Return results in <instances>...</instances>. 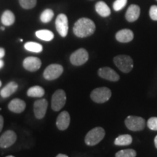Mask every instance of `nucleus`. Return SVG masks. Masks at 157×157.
<instances>
[{
	"label": "nucleus",
	"mask_w": 157,
	"mask_h": 157,
	"mask_svg": "<svg viewBox=\"0 0 157 157\" xmlns=\"http://www.w3.org/2000/svg\"><path fill=\"white\" fill-rule=\"evenodd\" d=\"M95 31V25L92 20L87 17L78 19L74 25V34L79 38L91 36Z\"/></svg>",
	"instance_id": "nucleus-1"
},
{
	"label": "nucleus",
	"mask_w": 157,
	"mask_h": 157,
	"mask_svg": "<svg viewBox=\"0 0 157 157\" xmlns=\"http://www.w3.org/2000/svg\"><path fill=\"white\" fill-rule=\"evenodd\" d=\"M105 132L103 128L100 127H95V128L92 129L86 135L84 141H85V143L87 146H95V145H97L98 143H99L103 140L104 137H105Z\"/></svg>",
	"instance_id": "nucleus-2"
},
{
	"label": "nucleus",
	"mask_w": 157,
	"mask_h": 157,
	"mask_svg": "<svg viewBox=\"0 0 157 157\" xmlns=\"http://www.w3.org/2000/svg\"><path fill=\"white\" fill-rule=\"evenodd\" d=\"M113 62L121 71L124 73H129L133 68V60L130 56L120 55L113 58Z\"/></svg>",
	"instance_id": "nucleus-3"
},
{
	"label": "nucleus",
	"mask_w": 157,
	"mask_h": 157,
	"mask_svg": "<svg viewBox=\"0 0 157 157\" xmlns=\"http://www.w3.org/2000/svg\"><path fill=\"white\" fill-rule=\"evenodd\" d=\"M111 97V91L108 87H98L92 91L90 98L97 103H103L107 102Z\"/></svg>",
	"instance_id": "nucleus-4"
},
{
	"label": "nucleus",
	"mask_w": 157,
	"mask_h": 157,
	"mask_svg": "<svg viewBox=\"0 0 157 157\" xmlns=\"http://www.w3.org/2000/svg\"><path fill=\"white\" fill-rule=\"evenodd\" d=\"M127 128L131 131H141L145 128L146 121L144 119L136 116H129L124 121Z\"/></svg>",
	"instance_id": "nucleus-5"
},
{
	"label": "nucleus",
	"mask_w": 157,
	"mask_h": 157,
	"mask_svg": "<svg viewBox=\"0 0 157 157\" xmlns=\"http://www.w3.org/2000/svg\"><path fill=\"white\" fill-rule=\"evenodd\" d=\"M66 102V95L64 90H58L52 97L51 106L55 111H58L64 106Z\"/></svg>",
	"instance_id": "nucleus-6"
},
{
	"label": "nucleus",
	"mask_w": 157,
	"mask_h": 157,
	"mask_svg": "<svg viewBox=\"0 0 157 157\" xmlns=\"http://www.w3.org/2000/svg\"><path fill=\"white\" fill-rule=\"evenodd\" d=\"M63 72V68L60 64H51L48 66L44 70V78L49 81H52L58 78Z\"/></svg>",
	"instance_id": "nucleus-7"
},
{
	"label": "nucleus",
	"mask_w": 157,
	"mask_h": 157,
	"mask_svg": "<svg viewBox=\"0 0 157 157\" xmlns=\"http://www.w3.org/2000/svg\"><path fill=\"white\" fill-rule=\"evenodd\" d=\"M89 58L87 51L84 48H80L74 52L70 57V61L74 66H82L85 63Z\"/></svg>",
	"instance_id": "nucleus-8"
},
{
	"label": "nucleus",
	"mask_w": 157,
	"mask_h": 157,
	"mask_svg": "<svg viewBox=\"0 0 157 157\" xmlns=\"http://www.w3.org/2000/svg\"><path fill=\"white\" fill-rule=\"evenodd\" d=\"M56 29L62 37H66L68 31V17L65 14H60L58 15L56 20Z\"/></svg>",
	"instance_id": "nucleus-9"
},
{
	"label": "nucleus",
	"mask_w": 157,
	"mask_h": 157,
	"mask_svg": "<svg viewBox=\"0 0 157 157\" xmlns=\"http://www.w3.org/2000/svg\"><path fill=\"white\" fill-rule=\"evenodd\" d=\"M17 140V135L13 130H7L0 137V147L7 148L13 146Z\"/></svg>",
	"instance_id": "nucleus-10"
},
{
	"label": "nucleus",
	"mask_w": 157,
	"mask_h": 157,
	"mask_svg": "<svg viewBox=\"0 0 157 157\" xmlns=\"http://www.w3.org/2000/svg\"><path fill=\"white\" fill-rule=\"evenodd\" d=\"M48 103L47 100L40 99L36 101L34 104V115L38 119H41L46 114L47 109H48Z\"/></svg>",
	"instance_id": "nucleus-11"
},
{
	"label": "nucleus",
	"mask_w": 157,
	"mask_h": 157,
	"mask_svg": "<svg viewBox=\"0 0 157 157\" xmlns=\"http://www.w3.org/2000/svg\"><path fill=\"white\" fill-rule=\"evenodd\" d=\"M98 74L101 78L111 82L119 81V78H120L119 74L114 70L109 67H103L100 68L98 70Z\"/></svg>",
	"instance_id": "nucleus-12"
},
{
	"label": "nucleus",
	"mask_w": 157,
	"mask_h": 157,
	"mask_svg": "<svg viewBox=\"0 0 157 157\" xmlns=\"http://www.w3.org/2000/svg\"><path fill=\"white\" fill-rule=\"evenodd\" d=\"M23 66L29 71H36L42 66V61L36 57H28L23 60Z\"/></svg>",
	"instance_id": "nucleus-13"
},
{
	"label": "nucleus",
	"mask_w": 157,
	"mask_h": 157,
	"mask_svg": "<svg viewBox=\"0 0 157 157\" xmlns=\"http://www.w3.org/2000/svg\"><path fill=\"white\" fill-rule=\"evenodd\" d=\"M70 115L67 111H64L59 114L56 120V126L60 130H66L70 124Z\"/></svg>",
	"instance_id": "nucleus-14"
},
{
	"label": "nucleus",
	"mask_w": 157,
	"mask_h": 157,
	"mask_svg": "<svg viewBox=\"0 0 157 157\" xmlns=\"http://www.w3.org/2000/svg\"><path fill=\"white\" fill-rule=\"evenodd\" d=\"M134 38V34L129 29H121L116 34V39L118 42L127 43L131 42Z\"/></svg>",
	"instance_id": "nucleus-15"
},
{
	"label": "nucleus",
	"mask_w": 157,
	"mask_h": 157,
	"mask_svg": "<svg viewBox=\"0 0 157 157\" xmlns=\"http://www.w3.org/2000/svg\"><path fill=\"white\" fill-rule=\"evenodd\" d=\"M140 14V8L137 5H131L127 9L125 17L129 22H134L138 19Z\"/></svg>",
	"instance_id": "nucleus-16"
},
{
	"label": "nucleus",
	"mask_w": 157,
	"mask_h": 157,
	"mask_svg": "<svg viewBox=\"0 0 157 157\" xmlns=\"http://www.w3.org/2000/svg\"><path fill=\"white\" fill-rule=\"evenodd\" d=\"M25 103L23 100L15 98V99L12 100L10 102L8 105V109L12 112H14L16 113H20L23 112L25 109Z\"/></svg>",
	"instance_id": "nucleus-17"
},
{
	"label": "nucleus",
	"mask_w": 157,
	"mask_h": 157,
	"mask_svg": "<svg viewBox=\"0 0 157 157\" xmlns=\"http://www.w3.org/2000/svg\"><path fill=\"white\" fill-rule=\"evenodd\" d=\"M17 87H18V86H17L16 82H9V83L7 84L3 89H2L1 91H0V95L4 98H8L16 92Z\"/></svg>",
	"instance_id": "nucleus-18"
},
{
	"label": "nucleus",
	"mask_w": 157,
	"mask_h": 157,
	"mask_svg": "<svg viewBox=\"0 0 157 157\" xmlns=\"http://www.w3.org/2000/svg\"><path fill=\"white\" fill-rule=\"evenodd\" d=\"M95 10L98 15L101 17H108L111 15V10L107 5L106 3L104 2H98L95 5Z\"/></svg>",
	"instance_id": "nucleus-19"
},
{
	"label": "nucleus",
	"mask_w": 157,
	"mask_h": 157,
	"mask_svg": "<svg viewBox=\"0 0 157 157\" xmlns=\"http://www.w3.org/2000/svg\"><path fill=\"white\" fill-rule=\"evenodd\" d=\"M1 21L3 25H6V26H10V25H13L15 22V15L10 10H6L4 12L2 15Z\"/></svg>",
	"instance_id": "nucleus-20"
},
{
	"label": "nucleus",
	"mask_w": 157,
	"mask_h": 157,
	"mask_svg": "<svg viewBox=\"0 0 157 157\" xmlns=\"http://www.w3.org/2000/svg\"><path fill=\"white\" fill-rule=\"evenodd\" d=\"M37 38L43 41H46V42H50L54 38V34L51 31L47 30V29H43V30L36 31L35 33Z\"/></svg>",
	"instance_id": "nucleus-21"
},
{
	"label": "nucleus",
	"mask_w": 157,
	"mask_h": 157,
	"mask_svg": "<svg viewBox=\"0 0 157 157\" xmlns=\"http://www.w3.org/2000/svg\"><path fill=\"white\" fill-rule=\"evenodd\" d=\"M44 90L40 86L31 87L27 91V95L32 98H42L44 96Z\"/></svg>",
	"instance_id": "nucleus-22"
},
{
	"label": "nucleus",
	"mask_w": 157,
	"mask_h": 157,
	"mask_svg": "<svg viewBox=\"0 0 157 157\" xmlns=\"http://www.w3.org/2000/svg\"><path fill=\"white\" fill-rule=\"evenodd\" d=\"M132 142V137L130 135H121L116 138L114 144L117 146H129Z\"/></svg>",
	"instance_id": "nucleus-23"
},
{
	"label": "nucleus",
	"mask_w": 157,
	"mask_h": 157,
	"mask_svg": "<svg viewBox=\"0 0 157 157\" xmlns=\"http://www.w3.org/2000/svg\"><path fill=\"white\" fill-rule=\"evenodd\" d=\"M24 48L27 51L32 52H36V53L41 52L43 50L42 44L34 42H29L25 43L24 44Z\"/></svg>",
	"instance_id": "nucleus-24"
},
{
	"label": "nucleus",
	"mask_w": 157,
	"mask_h": 157,
	"mask_svg": "<svg viewBox=\"0 0 157 157\" xmlns=\"http://www.w3.org/2000/svg\"><path fill=\"white\" fill-rule=\"evenodd\" d=\"M54 17V13L52 10L46 9L42 12L40 15V21L42 23H47L50 22Z\"/></svg>",
	"instance_id": "nucleus-25"
},
{
	"label": "nucleus",
	"mask_w": 157,
	"mask_h": 157,
	"mask_svg": "<svg viewBox=\"0 0 157 157\" xmlns=\"http://www.w3.org/2000/svg\"><path fill=\"white\" fill-rule=\"evenodd\" d=\"M136 151L133 149H124L118 151L116 154V157H135L136 156Z\"/></svg>",
	"instance_id": "nucleus-26"
},
{
	"label": "nucleus",
	"mask_w": 157,
	"mask_h": 157,
	"mask_svg": "<svg viewBox=\"0 0 157 157\" xmlns=\"http://www.w3.org/2000/svg\"><path fill=\"white\" fill-rule=\"evenodd\" d=\"M19 3L23 8L30 10L36 6V0H19Z\"/></svg>",
	"instance_id": "nucleus-27"
},
{
	"label": "nucleus",
	"mask_w": 157,
	"mask_h": 157,
	"mask_svg": "<svg viewBox=\"0 0 157 157\" xmlns=\"http://www.w3.org/2000/svg\"><path fill=\"white\" fill-rule=\"evenodd\" d=\"M127 3V0H116L113 4V8L115 11H119L125 7Z\"/></svg>",
	"instance_id": "nucleus-28"
},
{
	"label": "nucleus",
	"mask_w": 157,
	"mask_h": 157,
	"mask_svg": "<svg viewBox=\"0 0 157 157\" xmlns=\"http://www.w3.org/2000/svg\"><path fill=\"white\" fill-rule=\"evenodd\" d=\"M147 126L150 129L157 131V117H151L147 121Z\"/></svg>",
	"instance_id": "nucleus-29"
},
{
	"label": "nucleus",
	"mask_w": 157,
	"mask_h": 157,
	"mask_svg": "<svg viewBox=\"0 0 157 157\" xmlns=\"http://www.w3.org/2000/svg\"><path fill=\"white\" fill-rule=\"evenodd\" d=\"M149 15L153 21H157V6L153 5L151 7L150 10H149Z\"/></svg>",
	"instance_id": "nucleus-30"
},
{
	"label": "nucleus",
	"mask_w": 157,
	"mask_h": 157,
	"mask_svg": "<svg viewBox=\"0 0 157 157\" xmlns=\"http://www.w3.org/2000/svg\"><path fill=\"white\" fill-rule=\"evenodd\" d=\"M3 125H4V119L2 116L0 115V132H1L2 129L3 128Z\"/></svg>",
	"instance_id": "nucleus-31"
},
{
	"label": "nucleus",
	"mask_w": 157,
	"mask_h": 157,
	"mask_svg": "<svg viewBox=\"0 0 157 157\" xmlns=\"http://www.w3.org/2000/svg\"><path fill=\"white\" fill-rule=\"evenodd\" d=\"M5 49L2 48H0V59H2L5 56Z\"/></svg>",
	"instance_id": "nucleus-32"
},
{
	"label": "nucleus",
	"mask_w": 157,
	"mask_h": 157,
	"mask_svg": "<svg viewBox=\"0 0 157 157\" xmlns=\"http://www.w3.org/2000/svg\"><path fill=\"white\" fill-rule=\"evenodd\" d=\"M4 65H5V63H4L2 60H1V59H0V68H2L4 66Z\"/></svg>",
	"instance_id": "nucleus-33"
},
{
	"label": "nucleus",
	"mask_w": 157,
	"mask_h": 157,
	"mask_svg": "<svg viewBox=\"0 0 157 157\" xmlns=\"http://www.w3.org/2000/svg\"><path fill=\"white\" fill-rule=\"evenodd\" d=\"M56 157H68V156H66V155H65V154H58V156H57Z\"/></svg>",
	"instance_id": "nucleus-34"
},
{
	"label": "nucleus",
	"mask_w": 157,
	"mask_h": 157,
	"mask_svg": "<svg viewBox=\"0 0 157 157\" xmlns=\"http://www.w3.org/2000/svg\"><path fill=\"white\" fill-rule=\"evenodd\" d=\"M154 144H155V146H156V148H157V135L156 137H155V139H154Z\"/></svg>",
	"instance_id": "nucleus-35"
},
{
	"label": "nucleus",
	"mask_w": 157,
	"mask_h": 157,
	"mask_svg": "<svg viewBox=\"0 0 157 157\" xmlns=\"http://www.w3.org/2000/svg\"><path fill=\"white\" fill-rule=\"evenodd\" d=\"M1 29H2V31H4V30H5V27H2Z\"/></svg>",
	"instance_id": "nucleus-36"
},
{
	"label": "nucleus",
	"mask_w": 157,
	"mask_h": 157,
	"mask_svg": "<svg viewBox=\"0 0 157 157\" xmlns=\"http://www.w3.org/2000/svg\"><path fill=\"white\" fill-rule=\"evenodd\" d=\"M6 157H15V156H6Z\"/></svg>",
	"instance_id": "nucleus-37"
},
{
	"label": "nucleus",
	"mask_w": 157,
	"mask_h": 157,
	"mask_svg": "<svg viewBox=\"0 0 157 157\" xmlns=\"http://www.w3.org/2000/svg\"><path fill=\"white\" fill-rule=\"evenodd\" d=\"M1 86H2V82L0 81V87H1Z\"/></svg>",
	"instance_id": "nucleus-38"
}]
</instances>
